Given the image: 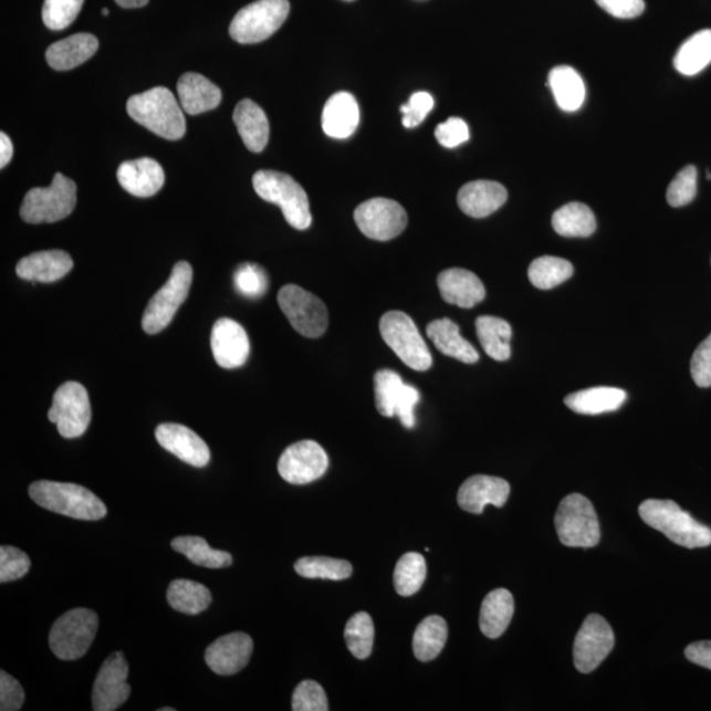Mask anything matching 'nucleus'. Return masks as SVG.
Returning a JSON list of instances; mask_svg holds the SVG:
<instances>
[{"label":"nucleus","instance_id":"nucleus-1","mask_svg":"<svg viewBox=\"0 0 711 711\" xmlns=\"http://www.w3.org/2000/svg\"><path fill=\"white\" fill-rule=\"evenodd\" d=\"M127 113L143 127L167 140H179L186 134L181 103L167 87H154L130 96Z\"/></svg>","mask_w":711,"mask_h":711},{"label":"nucleus","instance_id":"nucleus-2","mask_svg":"<svg viewBox=\"0 0 711 711\" xmlns=\"http://www.w3.org/2000/svg\"><path fill=\"white\" fill-rule=\"evenodd\" d=\"M29 492L39 506L73 520L100 521L107 514V508L98 496L71 482L36 481Z\"/></svg>","mask_w":711,"mask_h":711},{"label":"nucleus","instance_id":"nucleus-3","mask_svg":"<svg viewBox=\"0 0 711 711\" xmlns=\"http://www.w3.org/2000/svg\"><path fill=\"white\" fill-rule=\"evenodd\" d=\"M639 514L648 526L660 531L669 541L689 550L711 545V530L669 500H647Z\"/></svg>","mask_w":711,"mask_h":711},{"label":"nucleus","instance_id":"nucleus-4","mask_svg":"<svg viewBox=\"0 0 711 711\" xmlns=\"http://www.w3.org/2000/svg\"><path fill=\"white\" fill-rule=\"evenodd\" d=\"M253 189L261 199L281 207L286 222L295 230H307L313 223L306 191L285 172L260 170L252 179Z\"/></svg>","mask_w":711,"mask_h":711},{"label":"nucleus","instance_id":"nucleus-5","mask_svg":"<svg viewBox=\"0 0 711 711\" xmlns=\"http://www.w3.org/2000/svg\"><path fill=\"white\" fill-rule=\"evenodd\" d=\"M75 205L77 185L57 172L48 188H34L27 192L20 207V217L30 224L60 222L71 216Z\"/></svg>","mask_w":711,"mask_h":711},{"label":"nucleus","instance_id":"nucleus-6","mask_svg":"<svg viewBox=\"0 0 711 711\" xmlns=\"http://www.w3.org/2000/svg\"><path fill=\"white\" fill-rule=\"evenodd\" d=\"M555 526L558 540L567 547L593 548L600 541L596 510L583 494L565 496L557 509Z\"/></svg>","mask_w":711,"mask_h":711},{"label":"nucleus","instance_id":"nucleus-7","mask_svg":"<svg viewBox=\"0 0 711 711\" xmlns=\"http://www.w3.org/2000/svg\"><path fill=\"white\" fill-rule=\"evenodd\" d=\"M379 333L407 367L418 372L432 367L431 352L409 315L402 312L384 314L379 321Z\"/></svg>","mask_w":711,"mask_h":711},{"label":"nucleus","instance_id":"nucleus-8","mask_svg":"<svg viewBox=\"0 0 711 711\" xmlns=\"http://www.w3.org/2000/svg\"><path fill=\"white\" fill-rule=\"evenodd\" d=\"M100 619L93 610L80 607L69 610L54 623L50 634V646L61 660L82 658L92 647Z\"/></svg>","mask_w":711,"mask_h":711},{"label":"nucleus","instance_id":"nucleus-9","mask_svg":"<svg viewBox=\"0 0 711 711\" xmlns=\"http://www.w3.org/2000/svg\"><path fill=\"white\" fill-rule=\"evenodd\" d=\"M289 12V0H258L234 15L231 38L240 44L261 43L281 29Z\"/></svg>","mask_w":711,"mask_h":711},{"label":"nucleus","instance_id":"nucleus-10","mask_svg":"<svg viewBox=\"0 0 711 711\" xmlns=\"http://www.w3.org/2000/svg\"><path fill=\"white\" fill-rule=\"evenodd\" d=\"M191 282L192 268L189 262H177L167 284L158 290L145 309L142 321L145 333L156 335L169 326L179 306L188 299Z\"/></svg>","mask_w":711,"mask_h":711},{"label":"nucleus","instance_id":"nucleus-11","mask_svg":"<svg viewBox=\"0 0 711 711\" xmlns=\"http://www.w3.org/2000/svg\"><path fill=\"white\" fill-rule=\"evenodd\" d=\"M279 306L296 333L316 339L326 333L328 312L323 301L305 289L290 284L280 290Z\"/></svg>","mask_w":711,"mask_h":711},{"label":"nucleus","instance_id":"nucleus-12","mask_svg":"<svg viewBox=\"0 0 711 711\" xmlns=\"http://www.w3.org/2000/svg\"><path fill=\"white\" fill-rule=\"evenodd\" d=\"M48 418L57 426L62 438L82 437L92 422V405L85 386L74 381L62 384L54 393Z\"/></svg>","mask_w":711,"mask_h":711},{"label":"nucleus","instance_id":"nucleus-13","mask_svg":"<svg viewBox=\"0 0 711 711\" xmlns=\"http://www.w3.org/2000/svg\"><path fill=\"white\" fill-rule=\"evenodd\" d=\"M376 407L384 417H398L406 428L416 426V406L419 404L418 389L404 383L397 372L378 370L375 375Z\"/></svg>","mask_w":711,"mask_h":711},{"label":"nucleus","instance_id":"nucleus-14","mask_svg":"<svg viewBox=\"0 0 711 711\" xmlns=\"http://www.w3.org/2000/svg\"><path fill=\"white\" fill-rule=\"evenodd\" d=\"M355 222L365 237L377 241H389L405 231L407 213L396 200L373 198L355 210Z\"/></svg>","mask_w":711,"mask_h":711},{"label":"nucleus","instance_id":"nucleus-15","mask_svg":"<svg viewBox=\"0 0 711 711\" xmlns=\"http://www.w3.org/2000/svg\"><path fill=\"white\" fill-rule=\"evenodd\" d=\"M616 644L609 624L598 614H590L579 628L575 646H573V660L578 672L590 673L595 671Z\"/></svg>","mask_w":711,"mask_h":711},{"label":"nucleus","instance_id":"nucleus-16","mask_svg":"<svg viewBox=\"0 0 711 711\" xmlns=\"http://www.w3.org/2000/svg\"><path fill=\"white\" fill-rule=\"evenodd\" d=\"M328 468V456L314 440H302L286 448L279 460V473L289 484L306 485L321 479Z\"/></svg>","mask_w":711,"mask_h":711},{"label":"nucleus","instance_id":"nucleus-17","mask_svg":"<svg viewBox=\"0 0 711 711\" xmlns=\"http://www.w3.org/2000/svg\"><path fill=\"white\" fill-rule=\"evenodd\" d=\"M128 661L123 652L108 656L96 676L93 688V709L95 711H114L128 700Z\"/></svg>","mask_w":711,"mask_h":711},{"label":"nucleus","instance_id":"nucleus-18","mask_svg":"<svg viewBox=\"0 0 711 711\" xmlns=\"http://www.w3.org/2000/svg\"><path fill=\"white\" fill-rule=\"evenodd\" d=\"M211 349L219 367L224 369L240 368L250 357V337L241 324L230 317H222L213 324Z\"/></svg>","mask_w":711,"mask_h":711},{"label":"nucleus","instance_id":"nucleus-19","mask_svg":"<svg viewBox=\"0 0 711 711\" xmlns=\"http://www.w3.org/2000/svg\"><path fill=\"white\" fill-rule=\"evenodd\" d=\"M252 652L253 640L250 635L232 632L213 641L205 652V660L213 673L231 676L247 667Z\"/></svg>","mask_w":711,"mask_h":711},{"label":"nucleus","instance_id":"nucleus-20","mask_svg":"<svg viewBox=\"0 0 711 711\" xmlns=\"http://www.w3.org/2000/svg\"><path fill=\"white\" fill-rule=\"evenodd\" d=\"M156 439L167 450L186 464L203 468L209 464L211 453L209 446L189 427L177 424H164L156 428Z\"/></svg>","mask_w":711,"mask_h":711},{"label":"nucleus","instance_id":"nucleus-21","mask_svg":"<svg viewBox=\"0 0 711 711\" xmlns=\"http://www.w3.org/2000/svg\"><path fill=\"white\" fill-rule=\"evenodd\" d=\"M510 495L506 480L478 474L469 478L459 489L458 502L468 513L481 514L487 505L502 508Z\"/></svg>","mask_w":711,"mask_h":711},{"label":"nucleus","instance_id":"nucleus-22","mask_svg":"<svg viewBox=\"0 0 711 711\" xmlns=\"http://www.w3.org/2000/svg\"><path fill=\"white\" fill-rule=\"evenodd\" d=\"M441 299L450 305L472 309L485 300V286L473 272L453 268L441 272L438 278Z\"/></svg>","mask_w":711,"mask_h":711},{"label":"nucleus","instance_id":"nucleus-23","mask_svg":"<svg viewBox=\"0 0 711 711\" xmlns=\"http://www.w3.org/2000/svg\"><path fill=\"white\" fill-rule=\"evenodd\" d=\"M117 181L129 195L149 198L163 189L165 172L154 158L144 157L123 163L117 169Z\"/></svg>","mask_w":711,"mask_h":711},{"label":"nucleus","instance_id":"nucleus-24","mask_svg":"<svg viewBox=\"0 0 711 711\" xmlns=\"http://www.w3.org/2000/svg\"><path fill=\"white\" fill-rule=\"evenodd\" d=\"M73 266V259L65 251H43L20 260L17 274L25 281L52 284L71 273Z\"/></svg>","mask_w":711,"mask_h":711},{"label":"nucleus","instance_id":"nucleus-25","mask_svg":"<svg viewBox=\"0 0 711 711\" xmlns=\"http://www.w3.org/2000/svg\"><path fill=\"white\" fill-rule=\"evenodd\" d=\"M508 200V191L499 182H469L459 191L458 203L462 212L472 218H487L501 209Z\"/></svg>","mask_w":711,"mask_h":711},{"label":"nucleus","instance_id":"nucleus-26","mask_svg":"<svg viewBox=\"0 0 711 711\" xmlns=\"http://www.w3.org/2000/svg\"><path fill=\"white\" fill-rule=\"evenodd\" d=\"M358 122H360V109L355 96L349 93L334 94L324 106L322 128L324 134L334 139H348L355 134Z\"/></svg>","mask_w":711,"mask_h":711},{"label":"nucleus","instance_id":"nucleus-27","mask_svg":"<svg viewBox=\"0 0 711 711\" xmlns=\"http://www.w3.org/2000/svg\"><path fill=\"white\" fill-rule=\"evenodd\" d=\"M177 92L184 112L189 115L211 112L222 102L220 88L198 73L184 74L178 80Z\"/></svg>","mask_w":711,"mask_h":711},{"label":"nucleus","instance_id":"nucleus-28","mask_svg":"<svg viewBox=\"0 0 711 711\" xmlns=\"http://www.w3.org/2000/svg\"><path fill=\"white\" fill-rule=\"evenodd\" d=\"M98 48L100 41L94 34L77 33L48 48L45 57L54 71H72L92 59Z\"/></svg>","mask_w":711,"mask_h":711},{"label":"nucleus","instance_id":"nucleus-29","mask_svg":"<svg viewBox=\"0 0 711 711\" xmlns=\"http://www.w3.org/2000/svg\"><path fill=\"white\" fill-rule=\"evenodd\" d=\"M426 331L428 339L445 356L464 364H475L480 360L479 352L461 336L458 324L448 317L431 322Z\"/></svg>","mask_w":711,"mask_h":711},{"label":"nucleus","instance_id":"nucleus-30","mask_svg":"<svg viewBox=\"0 0 711 711\" xmlns=\"http://www.w3.org/2000/svg\"><path fill=\"white\" fill-rule=\"evenodd\" d=\"M233 122L248 149L254 154L265 149L271 126L268 116L257 103L251 100L241 101L234 108Z\"/></svg>","mask_w":711,"mask_h":711},{"label":"nucleus","instance_id":"nucleus-31","mask_svg":"<svg viewBox=\"0 0 711 711\" xmlns=\"http://www.w3.org/2000/svg\"><path fill=\"white\" fill-rule=\"evenodd\" d=\"M627 393L618 388H592L573 393L565 397L564 402L572 411L583 416H599V414L617 411L626 402Z\"/></svg>","mask_w":711,"mask_h":711},{"label":"nucleus","instance_id":"nucleus-32","mask_svg":"<svg viewBox=\"0 0 711 711\" xmlns=\"http://www.w3.org/2000/svg\"><path fill=\"white\" fill-rule=\"evenodd\" d=\"M514 616V598L508 589L490 592L481 605L480 628L490 639L500 638Z\"/></svg>","mask_w":711,"mask_h":711},{"label":"nucleus","instance_id":"nucleus-33","mask_svg":"<svg viewBox=\"0 0 711 711\" xmlns=\"http://www.w3.org/2000/svg\"><path fill=\"white\" fill-rule=\"evenodd\" d=\"M548 86L563 112L575 113L585 102L586 88L582 75L571 66L552 69Z\"/></svg>","mask_w":711,"mask_h":711},{"label":"nucleus","instance_id":"nucleus-34","mask_svg":"<svg viewBox=\"0 0 711 711\" xmlns=\"http://www.w3.org/2000/svg\"><path fill=\"white\" fill-rule=\"evenodd\" d=\"M475 331L487 355L496 362H506L512 356L513 330L506 321L496 316H480L475 321Z\"/></svg>","mask_w":711,"mask_h":711},{"label":"nucleus","instance_id":"nucleus-35","mask_svg":"<svg viewBox=\"0 0 711 711\" xmlns=\"http://www.w3.org/2000/svg\"><path fill=\"white\" fill-rule=\"evenodd\" d=\"M552 227L564 238H589L595 233L597 222L588 206L572 202L555 211Z\"/></svg>","mask_w":711,"mask_h":711},{"label":"nucleus","instance_id":"nucleus-36","mask_svg":"<svg viewBox=\"0 0 711 711\" xmlns=\"http://www.w3.org/2000/svg\"><path fill=\"white\" fill-rule=\"evenodd\" d=\"M711 64V30H703L690 36L676 53V71L688 77L699 74Z\"/></svg>","mask_w":711,"mask_h":711},{"label":"nucleus","instance_id":"nucleus-37","mask_svg":"<svg viewBox=\"0 0 711 711\" xmlns=\"http://www.w3.org/2000/svg\"><path fill=\"white\" fill-rule=\"evenodd\" d=\"M448 638V626L445 618L427 617L417 627L412 639V650L416 658L427 662L437 659L443 651Z\"/></svg>","mask_w":711,"mask_h":711},{"label":"nucleus","instance_id":"nucleus-38","mask_svg":"<svg viewBox=\"0 0 711 711\" xmlns=\"http://www.w3.org/2000/svg\"><path fill=\"white\" fill-rule=\"evenodd\" d=\"M167 598L172 609L189 616L205 611L212 600L210 590L203 584L184 578L175 579L169 585Z\"/></svg>","mask_w":711,"mask_h":711},{"label":"nucleus","instance_id":"nucleus-39","mask_svg":"<svg viewBox=\"0 0 711 711\" xmlns=\"http://www.w3.org/2000/svg\"><path fill=\"white\" fill-rule=\"evenodd\" d=\"M171 548L188 557L192 564L199 567L218 569L230 567L232 556L224 551L210 547L203 537L179 536L171 542Z\"/></svg>","mask_w":711,"mask_h":711},{"label":"nucleus","instance_id":"nucleus-40","mask_svg":"<svg viewBox=\"0 0 711 711\" xmlns=\"http://www.w3.org/2000/svg\"><path fill=\"white\" fill-rule=\"evenodd\" d=\"M572 275L573 265L571 262L558 258H540L531 262L529 268L531 284L541 290H550L562 285Z\"/></svg>","mask_w":711,"mask_h":711},{"label":"nucleus","instance_id":"nucleus-41","mask_svg":"<svg viewBox=\"0 0 711 711\" xmlns=\"http://www.w3.org/2000/svg\"><path fill=\"white\" fill-rule=\"evenodd\" d=\"M427 564L422 555L409 552L399 558L395 569V586L399 596L410 597L422 588Z\"/></svg>","mask_w":711,"mask_h":711},{"label":"nucleus","instance_id":"nucleus-42","mask_svg":"<svg viewBox=\"0 0 711 711\" xmlns=\"http://www.w3.org/2000/svg\"><path fill=\"white\" fill-rule=\"evenodd\" d=\"M295 572L305 578H323L342 582L348 578L354 567L347 561L326 556L302 557L294 564Z\"/></svg>","mask_w":711,"mask_h":711},{"label":"nucleus","instance_id":"nucleus-43","mask_svg":"<svg viewBox=\"0 0 711 711\" xmlns=\"http://www.w3.org/2000/svg\"><path fill=\"white\" fill-rule=\"evenodd\" d=\"M344 637L347 640L348 650L356 659L369 658L375 644V625L369 614L365 611L355 614L345 626Z\"/></svg>","mask_w":711,"mask_h":711},{"label":"nucleus","instance_id":"nucleus-44","mask_svg":"<svg viewBox=\"0 0 711 711\" xmlns=\"http://www.w3.org/2000/svg\"><path fill=\"white\" fill-rule=\"evenodd\" d=\"M234 289L245 299L258 300L266 293L269 278L264 268L251 262L241 264L233 274Z\"/></svg>","mask_w":711,"mask_h":711},{"label":"nucleus","instance_id":"nucleus-45","mask_svg":"<svg viewBox=\"0 0 711 711\" xmlns=\"http://www.w3.org/2000/svg\"><path fill=\"white\" fill-rule=\"evenodd\" d=\"M85 0H45L43 20L48 29L61 31L67 29L84 6Z\"/></svg>","mask_w":711,"mask_h":711},{"label":"nucleus","instance_id":"nucleus-46","mask_svg":"<svg viewBox=\"0 0 711 711\" xmlns=\"http://www.w3.org/2000/svg\"><path fill=\"white\" fill-rule=\"evenodd\" d=\"M697 195V169L688 165L673 179L667 190L668 203L672 207L687 206Z\"/></svg>","mask_w":711,"mask_h":711},{"label":"nucleus","instance_id":"nucleus-47","mask_svg":"<svg viewBox=\"0 0 711 711\" xmlns=\"http://www.w3.org/2000/svg\"><path fill=\"white\" fill-rule=\"evenodd\" d=\"M30 568V557L23 551L10 545L0 548V583L15 582L24 577Z\"/></svg>","mask_w":711,"mask_h":711},{"label":"nucleus","instance_id":"nucleus-48","mask_svg":"<svg viewBox=\"0 0 711 711\" xmlns=\"http://www.w3.org/2000/svg\"><path fill=\"white\" fill-rule=\"evenodd\" d=\"M292 708L294 711H327L326 692L315 681H302L294 690Z\"/></svg>","mask_w":711,"mask_h":711},{"label":"nucleus","instance_id":"nucleus-49","mask_svg":"<svg viewBox=\"0 0 711 711\" xmlns=\"http://www.w3.org/2000/svg\"><path fill=\"white\" fill-rule=\"evenodd\" d=\"M433 107L431 94L418 92L411 95L409 102L400 106V113L404 115V126L406 128H416L426 119Z\"/></svg>","mask_w":711,"mask_h":711},{"label":"nucleus","instance_id":"nucleus-50","mask_svg":"<svg viewBox=\"0 0 711 711\" xmlns=\"http://www.w3.org/2000/svg\"><path fill=\"white\" fill-rule=\"evenodd\" d=\"M435 137L443 147L456 148L468 142L471 133H469L468 124L460 117H450L435 129Z\"/></svg>","mask_w":711,"mask_h":711},{"label":"nucleus","instance_id":"nucleus-51","mask_svg":"<svg viewBox=\"0 0 711 711\" xmlns=\"http://www.w3.org/2000/svg\"><path fill=\"white\" fill-rule=\"evenodd\" d=\"M690 373L693 381L700 388H710L711 386V334L703 341L699 348L694 351L692 363H690Z\"/></svg>","mask_w":711,"mask_h":711},{"label":"nucleus","instance_id":"nucleus-52","mask_svg":"<svg viewBox=\"0 0 711 711\" xmlns=\"http://www.w3.org/2000/svg\"><path fill=\"white\" fill-rule=\"evenodd\" d=\"M25 694L19 681L4 671L0 672V710L17 711L22 709Z\"/></svg>","mask_w":711,"mask_h":711},{"label":"nucleus","instance_id":"nucleus-53","mask_svg":"<svg viewBox=\"0 0 711 711\" xmlns=\"http://www.w3.org/2000/svg\"><path fill=\"white\" fill-rule=\"evenodd\" d=\"M600 9L618 19L638 18L645 11V0H596Z\"/></svg>","mask_w":711,"mask_h":711},{"label":"nucleus","instance_id":"nucleus-54","mask_svg":"<svg viewBox=\"0 0 711 711\" xmlns=\"http://www.w3.org/2000/svg\"><path fill=\"white\" fill-rule=\"evenodd\" d=\"M686 656L693 665L708 668L711 671V640L694 641L689 645Z\"/></svg>","mask_w":711,"mask_h":711},{"label":"nucleus","instance_id":"nucleus-55","mask_svg":"<svg viewBox=\"0 0 711 711\" xmlns=\"http://www.w3.org/2000/svg\"><path fill=\"white\" fill-rule=\"evenodd\" d=\"M13 156L12 142L4 133L0 134V168H6Z\"/></svg>","mask_w":711,"mask_h":711},{"label":"nucleus","instance_id":"nucleus-56","mask_svg":"<svg viewBox=\"0 0 711 711\" xmlns=\"http://www.w3.org/2000/svg\"><path fill=\"white\" fill-rule=\"evenodd\" d=\"M115 2L123 9H140V7L147 6L149 0H115Z\"/></svg>","mask_w":711,"mask_h":711},{"label":"nucleus","instance_id":"nucleus-57","mask_svg":"<svg viewBox=\"0 0 711 711\" xmlns=\"http://www.w3.org/2000/svg\"><path fill=\"white\" fill-rule=\"evenodd\" d=\"M175 710H176L175 708H161V709H158V711H175Z\"/></svg>","mask_w":711,"mask_h":711},{"label":"nucleus","instance_id":"nucleus-58","mask_svg":"<svg viewBox=\"0 0 711 711\" xmlns=\"http://www.w3.org/2000/svg\"><path fill=\"white\" fill-rule=\"evenodd\" d=\"M102 12H103V15H105V17H107V15H108V10H107V9H103V11H102Z\"/></svg>","mask_w":711,"mask_h":711},{"label":"nucleus","instance_id":"nucleus-59","mask_svg":"<svg viewBox=\"0 0 711 711\" xmlns=\"http://www.w3.org/2000/svg\"><path fill=\"white\" fill-rule=\"evenodd\" d=\"M348 2H351V0H348Z\"/></svg>","mask_w":711,"mask_h":711}]
</instances>
